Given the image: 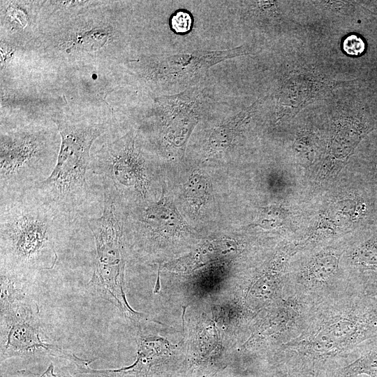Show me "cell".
I'll return each instance as SVG.
<instances>
[{
	"label": "cell",
	"instance_id": "10",
	"mask_svg": "<svg viewBox=\"0 0 377 377\" xmlns=\"http://www.w3.org/2000/svg\"><path fill=\"white\" fill-rule=\"evenodd\" d=\"M135 221L142 237L154 240L158 237L187 230L188 226L175 205L164 193L156 202L141 207Z\"/></svg>",
	"mask_w": 377,
	"mask_h": 377
},
{
	"label": "cell",
	"instance_id": "12",
	"mask_svg": "<svg viewBox=\"0 0 377 377\" xmlns=\"http://www.w3.org/2000/svg\"><path fill=\"white\" fill-rule=\"evenodd\" d=\"M362 374L377 377V341L369 345L355 360L331 377H357Z\"/></svg>",
	"mask_w": 377,
	"mask_h": 377
},
{
	"label": "cell",
	"instance_id": "8",
	"mask_svg": "<svg viewBox=\"0 0 377 377\" xmlns=\"http://www.w3.org/2000/svg\"><path fill=\"white\" fill-rule=\"evenodd\" d=\"M251 47L242 45L223 50H196L150 58L146 64L147 77L165 84H183L202 75L218 63L251 54Z\"/></svg>",
	"mask_w": 377,
	"mask_h": 377
},
{
	"label": "cell",
	"instance_id": "17",
	"mask_svg": "<svg viewBox=\"0 0 377 377\" xmlns=\"http://www.w3.org/2000/svg\"><path fill=\"white\" fill-rule=\"evenodd\" d=\"M3 377H49V372H48V370L46 369V371L42 375H38V374L28 371L27 370H20L9 376H3Z\"/></svg>",
	"mask_w": 377,
	"mask_h": 377
},
{
	"label": "cell",
	"instance_id": "9",
	"mask_svg": "<svg viewBox=\"0 0 377 377\" xmlns=\"http://www.w3.org/2000/svg\"><path fill=\"white\" fill-rule=\"evenodd\" d=\"M163 119V139L170 147L185 150L189 136L199 121L201 92L197 87L158 99Z\"/></svg>",
	"mask_w": 377,
	"mask_h": 377
},
{
	"label": "cell",
	"instance_id": "6",
	"mask_svg": "<svg viewBox=\"0 0 377 377\" xmlns=\"http://www.w3.org/2000/svg\"><path fill=\"white\" fill-rule=\"evenodd\" d=\"M48 152L45 135L15 133L1 135L0 200L21 195L44 182L57 163Z\"/></svg>",
	"mask_w": 377,
	"mask_h": 377
},
{
	"label": "cell",
	"instance_id": "3",
	"mask_svg": "<svg viewBox=\"0 0 377 377\" xmlns=\"http://www.w3.org/2000/svg\"><path fill=\"white\" fill-rule=\"evenodd\" d=\"M61 141L55 167L33 189L43 200L71 214L87 218L94 191L89 186L90 149L105 131L102 124L57 121Z\"/></svg>",
	"mask_w": 377,
	"mask_h": 377
},
{
	"label": "cell",
	"instance_id": "16",
	"mask_svg": "<svg viewBox=\"0 0 377 377\" xmlns=\"http://www.w3.org/2000/svg\"><path fill=\"white\" fill-rule=\"evenodd\" d=\"M343 49L347 54L357 57L364 52L365 43L360 36L351 34L343 40Z\"/></svg>",
	"mask_w": 377,
	"mask_h": 377
},
{
	"label": "cell",
	"instance_id": "1",
	"mask_svg": "<svg viewBox=\"0 0 377 377\" xmlns=\"http://www.w3.org/2000/svg\"><path fill=\"white\" fill-rule=\"evenodd\" d=\"M377 341V296L347 287L309 304L278 357L288 372L329 377Z\"/></svg>",
	"mask_w": 377,
	"mask_h": 377
},
{
	"label": "cell",
	"instance_id": "13",
	"mask_svg": "<svg viewBox=\"0 0 377 377\" xmlns=\"http://www.w3.org/2000/svg\"><path fill=\"white\" fill-rule=\"evenodd\" d=\"M209 183L199 171L193 172L184 185V195L194 212H198L206 204L209 195Z\"/></svg>",
	"mask_w": 377,
	"mask_h": 377
},
{
	"label": "cell",
	"instance_id": "18",
	"mask_svg": "<svg viewBox=\"0 0 377 377\" xmlns=\"http://www.w3.org/2000/svg\"><path fill=\"white\" fill-rule=\"evenodd\" d=\"M362 288L367 294L372 296H377V281L375 284L364 286Z\"/></svg>",
	"mask_w": 377,
	"mask_h": 377
},
{
	"label": "cell",
	"instance_id": "7",
	"mask_svg": "<svg viewBox=\"0 0 377 377\" xmlns=\"http://www.w3.org/2000/svg\"><path fill=\"white\" fill-rule=\"evenodd\" d=\"M90 171L98 178L102 191L119 202L129 191L145 201L149 196L151 180L145 159L135 146L133 134L108 145L93 160Z\"/></svg>",
	"mask_w": 377,
	"mask_h": 377
},
{
	"label": "cell",
	"instance_id": "4",
	"mask_svg": "<svg viewBox=\"0 0 377 377\" xmlns=\"http://www.w3.org/2000/svg\"><path fill=\"white\" fill-rule=\"evenodd\" d=\"M95 242L94 272L87 288L92 294L112 302L126 315L135 314L123 290L124 255L121 212L113 196L103 191V210L98 217L86 218Z\"/></svg>",
	"mask_w": 377,
	"mask_h": 377
},
{
	"label": "cell",
	"instance_id": "14",
	"mask_svg": "<svg viewBox=\"0 0 377 377\" xmlns=\"http://www.w3.org/2000/svg\"><path fill=\"white\" fill-rule=\"evenodd\" d=\"M355 263L362 267H377V244H369L357 251L353 256Z\"/></svg>",
	"mask_w": 377,
	"mask_h": 377
},
{
	"label": "cell",
	"instance_id": "11",
	"mask_svg": "<svg viewBox=\"0 0 377 377\" xmlns=\"http://www.w3.org/2000/svg\"><path fill=\"white\" fill-rule=\"evenodd\" d=\"M263 101L257 100L251 105L224 120L212 129L207 145V152L209 156L221 154L232 147L235 139Z\"/></svg>",
	"mask_w": 377,
	"mask_h": 377
},
{
	"label": "cell",
	"instance_id": "5",
	"mask_svg": "<svg viewBox=\"0 0 377 377\" xmlns=\"http://www.w3.org/2000/svg\"><path fill=\"white\" fill-rule=\"evenodd\" d=\"M29 288L12 286L0 294L1 362L15 357L47 355L71 361L81 358L48 340L38 306Z\"/></svg>",
	"mask_w": 377,
	"mask_h": 377
},
{
	"label": "cell",
	"instance_id": "19",
	"mask_svg": "<svg viewBox=\"0 0 377 377\" xmlns=\"http://www.w3.org/2000/svg\"><path fill=\"white\" fill-rule=\"evenodd\" d=\"M282 377H314L311 375L307 374H293V375H285L281 376Z\"/></svg>",
	"mask_w": 377,
	"mask_h": 377
},
{
	"label": "cell",
	"instance_id": "15",
	"mask_svg": "<svg viewBox=\"0 0 377 377\" xmlns=\"http://www.w3.org/2000/svg\"><path fill=\"white\" fill-rule=\"evenodd\" d=\"M192 22V17L188 12L179 10L170 17V27L177 34H186L191 30Z\"/></svg>",
	"mask_w": 377,
	"mask_h": 377
},
{
	"label": "cell",
	"instance_id": "20",
	"mask_svg": "<svg viewBox=\"0 0 377 377\" xmlns=\"http://www.w3.org/2000/svg\"><path fill=\"white\" fill-rule=\"evenodd\" d=\"M68 377H72L71 375Z\"/></svg>",
	"mask_w": 377,
	"mask_h": 377
},
{
	"label": "cell",
	"instance_id": "21",
	"mask_svg": "<svg viewBox=\"0 0 377 377\" xmlns=\"http://www.w3.org/2000/svg\"><path fill=\"white\" fill-rule=\"evenodd\" d=\"M54 376H56V374Z\"/></svg>",
	"mask_w": 377,
	"mask_h": 377
},
{
	"label": "cell",
	"instance_id": "2",
	"mask_svg": "<svg viewBox=\"0 0 377 377\" xmlns=\"http://www.w3.org/2000/svg\"><path fill=\"white\" fill-rule=\"evenodd\" d=\"M86 219L43 200L33 189L0 200V267L34 277L53 269Z\"/></svg>",
	"mask_w": 377,
	"mask_h": 377
}]
</instances>
